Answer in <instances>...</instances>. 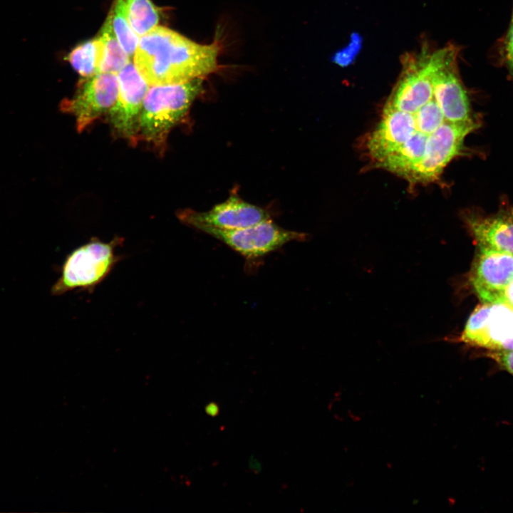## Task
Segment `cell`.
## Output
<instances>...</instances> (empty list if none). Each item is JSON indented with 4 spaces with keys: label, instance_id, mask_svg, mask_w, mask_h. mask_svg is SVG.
Listing matches in <instances>:
<instances>
[{
    "label": "cell",
    "instance_id": "cell-1",
    "mask_svg": "<svg viewBox=\"0 0 513 513\" xmlns=\"http://www.w3.org/2000/svg\"><path fill=\"white\" fill-rule=\"evenodd\" d=\"M219 52L217 40L200 44L157 26L140 37L133 63L150 86L177 84L217 71Z\"/></svg>",
    "mask_w": 513,
    "mask_h": 513
},
{
    "label": "cell",
    "instance_id": "cell-2",
    "mask_svg": "<svg viewBox=\"0 0 513 513\" xmlns=\"http://www.w3.org/2000/svg\"><path fill=\"white\" fill-rule=\"evenodd\" d=\"M203 91L202 78L167 85L150 86L143 100L138 140L162 150L171 130L187 114Z\"/></svg>",
    "mask_w": 513,
    "mask_h": 513
},
{
    "label": "cell",
    "instance_id": "cell-3",
    "mask_svg": "<svg viewBox=\"0 0 513 513\" xmlns=\"http://www.w3.org/2000/svg\"><path fill=\"white\" fill-rule=\"evenodd\" d=\"M123 238L114 237L105 242L97 237L72 250L65 258L59 278L51 287L52 296H60L73 290L91 294L113 270L123 256L115 254V249Z\"/></svg>",
    "mask_w": 513,
    "mask_h": 513
},
{
    "label": "cell",
    "instance_id": "cell-4",
    "mask_svg": "<svg viewBox=\"0 0 513 513\" xmlns=\"http://www.w3.org/2000/svg\"><path fill=\"white\" fill-rule=\"evenodd\" d=\"M442 48L429 44L401 58V71L384 106L409 113H415L434 97V75Z\"/></svg>",
    "mask_w": 513,
    "mask_h": 513
},
{
    "label": "cell",
    "instance_id": "cell-5",
    "mask_svg": "<svg viewBox=\"0 0 513 513\" xmlns=\"http://www.w3.org/2000/svg\"><path fill=\"white\" fill-rule=\"evenodd\" d=\"M480 126L475 119L443 123L429 137L423 157L408 183L414 186L437 180L445 167L462 154L466 136Z\"/></svg>",
    "mask_w": 513,
    "mask_h": 513
},
{
    "label": "cell",
    "instance_id": "cell-6",
    "mask_svg": "<svg viewBox=\"0 0 513 513\" xmlns=\"http://www.w3.org/2000/svg\"><path fill=\"white\" fill-rule=\"evenodd\" d=\"M199 230L222 242L247 259L262 257L292 241H304L305 233L279 227L271 219L242 229L227 230L203 227Z\"/></svg>",
    "mask_w": 513,
    "mask_h": 513
},
{
    "label": "cell",
    "instance_id": "cell-7",
    "mask_svg": "<svg viewBox=\"0 0 513 513\" xmlns=\"http://www.w3.org/2000/svg\"><path fill=\"white\" fill-rule=\"evenodd\" d=\"M461 339L490 351L513 349V309L503 302L483 303L468 318Z\"/></svg>",
    "mask_w": 513,
    "mask_h": 513
},
{
    "label": "cell",
    "instance_id": "cell-8",
    "mask_svg": "<svg viewBox=\"0 0 513 513\" xmlns=\"http://www.w3.org/2000/svg\"><path fill=\"white\" fill-rule=\"evenodd\" d=\"M84 78L74 95L60 105L62 112L75 118L79 132L109 112L118 91L117 73H98Z\"/></svg>",
    "mask_w": 513,
    "mask_h": 513
},
{
    "label": "cell",
    "instance_id": "cell-9",
    "mask_svg": "<svg viewBox=\"0 0 513 513\" xmlns=\"http://www.w3.org/2000/svg\"><path fill=\"white\" fill-rule=\"evenodd\" d=\"M117 75L118 96L108 113V121L116 135L136 142L142 103L150 86L132 61Z\"/></svg>",
    "mask_w": 513,
    "mask_h": 513
},
{
    "label": "cell",
    "instance_id": "cell-10",
    "mask_svg": "<svg viewBox=\"0 0 513 513\" xmlns=\"http://www.w3.org/2000/svg\"><path fill=\"white\" fill-rule=\"evenodd\" d=\"M460 49L450 43L442 47L439 63L434 75V95L450 122L475 119L467 90L462 81L459 68Z\"/></svg>",
    "mask_w": 513,
    "mask_h": 513
},
{
    "label": "cell",
    "instance_id": "cell-11",
    "mask_svg": "<svg viewBox=\"0 0 513 513\" xmlns=\"http://www.w3.org/2000/svg\"><path fill=\"white\" fill-rule=\"evenodd\" d=\"M177 216L183 224L197 229L203 227L238 229L271 219L266 209L244 201L235 192L208 211L186 209L178 212Z\"/></svg>",
    "mask_w": 513,
    "mask_h": 513
},
{
    "label": "cell",
    "instance_id": "cell-12",
    "mask_svg": "<svg viewBox=\"0 0 513 513\" xmlns=\"http://www.w3.org/2000/svg\"><path fill=\"white\" fill-rule=\"evenodd\" d=\"M470 281L483 303L502 302L503 292L513 279V254L478 245Z\"/></svg>",
    "mask_w": 513,
    "mask_h": 513
},
{
    "label": "cell",
    "instance_id": "cell-13",
    "mask_svg": "<svg viewBox=\"0 0 513 513\" xmlns=\"http://www.w3.org/2000/svg\"><path fill=\"white\" fill-rule=\"evenodd\" d=\"M465 222L478 245L513 254V207L502 204L493 214L468 212Z\"/></svg>",
    "mask_w": 513,
    "mask_h": 513
},
{
    "label": "cell",
    "instance_id": "cell-14",
    "mask_svg": "<svg viewBox=\"0 0 513 513\" xmlns=\"http://www.w3.org/2000/svg\"><path fill=\"white\" fill-rule=\"evenodd\" d=\"M97 39L100 46L98 73H117L130 61L114 33L110 12Z\"/></svg>",
    "mask_w": 513,
    "mask_h": 513
},
{
    "label": "cell",
    "instance_id": "cell-15",
    "mask_svg": "<svg viewBox=\"0 0 513 513\" xmlns=\"http://www.w3.org/2000/svg\"><path fill=\"white\" fill-rule=\"evenodd\" d=\"M129 22L140 37L158 26V11L150 0H124Z\"/></svg>",
    "mask_w": 513,
    "mask_h": 513
},
{
    "label": "cell",
    "instance_id": "cell-16",
    "mask_svg": "<svg viewBox=\"0 0 513 513\" xmlns=\"http://www.w3.org/2000/svg\"><path fill=\"white\" fill-rule=\"evenodd\" d=\"M110 14L113 30L118 42L129 57H133L140 36L129 22L124 0H115Z\"/></svg>",
    "mask_w": 513,
    "mask_h": 513
},
{
    "label": "cell",
    "instance_id": "cell-17",
    "mask_svg": "<svg viewBox=\"0 0 513 513\" xmlns=\"http://www.w3.org/2000/svg\"><path fill=\"white\" fill-rule=\"evenodd\" d=\"M67 59L73 68L83 78L98 73L100 46L97 38L77 46L68 55Z\"/></svg>",
    "mask_w": 513,
    "mask_h": 513
},
{
    "label": "cell",
    "instance_id": "cell-18",
    "mask_svg": "<svg viewBox=\"0 0 513 513\" xmlns=\"http://www.w3.org/2000/svg\"><path fill=\"white\" fill-rule=\"evenodd\" d=\"M502 56L504 63L513 80V0L510 21L507 33L503 39Z\"/></svg>",
    "mask_w": 513,
    "mask_h": 513
},
{
    "label": "cell",
    "instance_id": "cell-19",
    "mask_svg": "<svg viewBox=\"0 0 513 513\" xmlns=\"http://www.w3.org/2000/svg\"><path fill=\"white\" fill-rule=\"evenodd\" d=\"M489 357L504 370L513 375V349L503 351H490Z\"/></svg>",
    "mask_w": 513,
    "mask_h": 513
},
{
    "label": "cell",
    "instance_id": "cell-20",
    "mask_svg": "<svg viewBox=\"0 0 513 513\" xmlns=\"http://www.w3.org/2000/svg\"><path fill=\"white\" fill-rule=\"evenodd\" d=\"M502 302L507 304L513 309V279L504 289L502 296Z\"/></svg>",
    "mask_w": 513,
    "mask_h": 513
},
{
    "label": "cell",
    "instance_id": "cell-21",
    "mask_svg": "<svg viewBox=\"0 0 513 513\" xmlns=\"http://www.w3.org/2000/svg\"><path fill=\"white\" fill-rule=\"evenodd\" d=\"M206 411L211 415H215L218 412V408L215 404H209L207 406Z\"/></svg>",
    "mask_w": 513,
    "mask_h": 513
}]
</instances>
